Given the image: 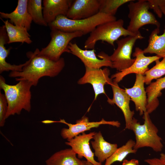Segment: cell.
Here are the masks:
<instances>
[{"label": "cell", "instance_id": "obj_21", "mask_svg": "<svg viewBox=\"0 0 165 165\" xmlns=\"http://www.w3.org/2000/svg\"><path fill=\"white\" fill-rule=\"evenodd\" d=\"M9 39L5 25L0 27V73L4 71L21 72L27 62L19 65L11 64L7 62L6 59L9 55L11 47L7 49L5 45L8 43Z\"/></svg>", "mask_w": 165, "mask_h": 165}, {"label": "cell", "instance_id": "obj_17", "mask_svg": "<svg viewBox=\"0 0 165 165\" xmlns=\"http://www.w3.org/2000/svg\"><path fill=\"white\" fill-rule=\"evenodd\" d=\"M28 0H18L15 10L10 13L0 12V18L9 19L15 25L20 26L29 31L32 21L28 12Z\"/></svg>", "mask_w": 165, "mask_h": 165}, {"label": "cell", "instance_id": "obj_8", "mask_svg": "<svg viewBox=\"0 0 165 165\" xmlns=\"http://www.w3.org/2000/svg\"><path fill=\"white\" fill-rule=\"evenodd\" d=\"M143 38L139 32L135 35L128 36L116 41L117 47L110 56L112 68L121 72L131 66L135 60L131 57L133 47L137 40Z\"/></svg>", "mask_w": 165, "mask_h": 165}, {"label": "cell", "instance_id": "obj_9", "mask_svg": "<svg viewBox=\"0 0 165 165\" xmlns=\"http://www.w3.org/2000/svg\"><path fill=\"white\" fill-rule=\"evenodd\" d=\"M68 48L71 53L79 58L85 67L99 69L103 67L112 68L110 57L102 51L97 55L94 49L83 50L81 49L76 43L70 42Z\"/></svg>", "mask_w": 165, "mask_h": 165}, {"label": "cell", "instance_id": "obj_32", "mask_svg": "<svg viewBox=\"0 0 165 165\" xmlns=\"http://www.w3.org/2000/svg\"><path fill=\"white\" fill-rule=\"evenodd\" d=\"M139 164L138 160L133 159L129 160H124L123 161L122 165H139Z\"/></svg>", "mask_w": 165, "mask_h": 165}, {"label": "cell", "instance_id": "obj_34", "mask_svg": "<svg viewBox=\"0 0 165 165\" xmlns=\"http://www.w3.org/2000/svg\"><path fill=\"white\" fill-rule=\"evenodd\" d=\"M160 158L165 160V154L164 153L161 154Z\"/></svg>", "mask_w": 165, "mask_h": 165}, {"label": "cell", "instance_id": "obj_1", "mask_svg": "<svg viewBox=\"0 0 165 165\" xmlns=\"http://www.w3.org/2000/svg\"><path fill=\"white\" fill-rule=\"evenodd\" d=\"M39 51L38 49L36 48L33 53L28 52L27 56L29 60L22 71L11 72L9 76L11 78L19 77L16 78V81L28 80L35 86L39 79L43 77H54L57 75L65 66L64 58L61 57L57 61H53L38 55Z\"/></svg>", "mask_w": 165, "mask_h": 165}, {"label": "cell", "instance_id": "obj_6", "mask_svg": "<svg viewBox=\"0 0 165 165\" xmlns=\"http://www.w3.org/2000/svg\"><path fill=\"white\" fill-rule=\"evenodd\" d=\"M132 0L128 5L129 12L128 17L130 19L127 29L135 34L139 32L142 26L148 24L155 25L159 28L160 23L153 14L149 11L150 9L148 0H139L136 2Z\"/></svg>", "mask_w": 165, "mask_h": 165}, {"label": "cell", "instance_id": "obj_29", "mask_svg": "<svg viewBox=\"0 0 165 165\" xmlns=\"http://www.w3.org/2000/svg\"><path fill=\"white\" fill-rule=\"evenodd\" d=\"M8 103L4 94L0 92V127L4 126L8 110Z\"/></svg>", "mask_w": 165, "mask_h": 165}, {"label": "cell", "instance_id": "obj_10", "mask_svg": "<svg viewBox=\"0 0 165 165\" xmlns=\"http://www.w3.org/2000/svg\"><path fill=\"white\" fill-rule=\"evenodd\" d=\"M110 71L107 68L103 69L93 68L86 67L84 75L78 81L79 84L90 83L93 87L94 92V100L98 95L103 94H105L104 86L106 84L111 85L113 80L110 78Z\"/></svg>", "mask_w": 165, "mask_h": 165}, {"label": "cell", "instance_id": "obj_23", "mask_svg": "<svg viewBox=\"0 0 165 165\" xmlns=\"http://www.w3.org/2000/svg\"><path fill=\"white\" fill-rule=\"evenodd\" d=\"M71 148L56 152L45 161L46 165H80L81 160Z\"/></svg>", "mask_w": 165, "mask_h": 165}, {"label": "cell", "instance_id": "obj_3", "mask_svg": "<svg viewBox=\"0 0 165 165\" xmlns=\"http://www.w3.org/2000/svg\"><path fill=\"white\" fill-rule=\"evenodd\" d=\"M116 20L115 16L101 12L89 18L78 20L61 15L48 25L51 30H58L68 32L79 31L84 35L90 33L100 25Z\"/></svg>", "mask_w": 165, "mask_h": 165}, {"label": "cell", "instance_id": "obj_2", "mask_svg": "<svg viewBox=\"0 0 165 165\" xmlns=\"http://www.w3.org/2000/svg\"><path fill=\"white\" fill-rule=\"evenodd\" d=\"M14 85L7 84L5 78L0 76V89L2 90L8 105L6 119L15 114L19 115L23 109L29 112L31 109V92L33 86L30 82L21 80Z\"/></svg>", "mask_w": 165, "mask_h": 165}, {"label": "cell", "instance_id": "obj_11", "mask_svg": "<svg viewBox=\"0 0 165 165\" xmlns=\"http://www.w3.org/2000/svg\"><path fill=\"white\" fill-rule=\"evenodd\" d=\"M67 125L68 128H63L61 131V134L64 139H69L79 135L80 133L90 130L94 128H97L103 124H108L117 127L120 126V123L118 121H107L102 119L98 122H90L88 118L86 116H83L81 119L76 121V123L72 124L67 123L64 119H60L57 121Z\"/></svg>", "mask_w": 165, "mask_h": 165}, {"label": "cell", "instance_id": "obj_31", "mask_svg": "<svg viewBox=\"0 0 165 165\" xmlns=\"http://www.w3.org/2000/svg\"><path fill=\"white\" fill-rule=\"evenodd\" d=\"M144 161L149 165H165V160L160 158L147 159Z\"/></svg>", "mask_w": 165, "mask_h": 165}, {"label": "cell", "instance_id": "obj_5", "mask_svg": "<svg viewBox=\"0 0 165 165\" xmlns=\"http://www.w3.org/2000/svg\"><path fill=\"white\" fill-rule=\"evenodd\" d=\"M123 24V20L119 19L99 25L90 33L84 42V48L86 49H94L96 43L99 41L105 42L114 47V42L120 37L134 36L138 34L125 28Z\"/></svg>", "mask_w": 165, "mask_h": 165}, {"label": "cell", "instance_id": "obj_18", "mask_svg": "<svg viewBox=\"0 0 165 165\" xmlns=\"http://www.w3.org/2000/svg\"><path fill=\"white\" fill-rule=\"evenodd\" d=\"M70 0H44L43 14L48 24L53 21L59 15L66 16L72 2Z\"/></svg>", "mask_w": 165, "mask_h": 165}, {"label": "cell", "instance_id": "obj_13", "mask_svg": "<svg viewBox=\"0 0 165 165\" xmlns=\"http://www.w3.org/2000/svg\"><path fill=\"white\" fill-rule=\"evenodd\" d=\"M95 133V132L87 134L83 133L73 138L67 139L65 144L70 146L79 158L85 157L94 165H102L101 163L94 159V154L90 145L89 142L93 138Z\"/></svg>", "mask_w": 165, "mask_h": 165}, {"label": "cell", "instance_id": "obj_4", "mask_svg": "<svg viewBox=\"0 0 165 165\" xmlns=\"http://www.w3.org/2000/svg\"><path fill=\"white\" fill-rule=\"evenodd\" d=\"M149 114L147 112L144 113L142 124L135 118L133 119L130 130L134 132L135 136L134 149L137 151L139 148L148 147L155 152H160L163 147L162 139L158 135V129L152 122Z\"/></svg>", "mask_w": 165, "mask_h": 165}, {"label": "cell", "instance_id": "obj_25", "mask_svg": "<svg viewBox=\"0 0 165 165\" xmlns=\"http://www.w3.org/2000/svg\"><path fill=\"white\" fill-rule=\"evenodd\" d=\"M135 141L131 139L121 147L118 148L116 151L105 160L104 165H111L116 161L122 162L130 153H136L137 150L134 149Z\"/></svg>", "mask_w": 165, "mask_h": 165}, {"label": "cell", "instance_id": "obj_14", "mask_svg": "<svg viewBox=\"0 0 165 165\" xmlns=\"http://www.w3.org/2000/svg\"><path fill=\"white\" fill-rule=\"evenodd\" d=\"M100 0H75L73 1L66 16L78 20L92 17L99 12Z\"/></svg>", "mask_w": 165, "mask_h": 165}, {"label": "cell", "instance_id": "obj_30", "mask_svg": "<svg viewBox=\"0 0 165 165\" xmlns=\"http://www.w3.org/2000/svg\"><path fill=\"white\" fill-rule=\"evenodd\" d=\"M150 9H153L158 17L161 18L163 15V13L160 9L159 3L158 0H148Z\"/></svg>", "mask_w": 165, "mask_h": 165}, {"label": "cell", "instance_id": "obj_27", "mask_svg": "<svg viewBox=\"0 0 165 165\" xmlns=\"http://www.w3.org/2000/svg\"><path fill=\"white\" fill-rule=\"evenodd\" d=\"M155 62V65L145 74L144 82L147 85H149L153 79H158L165 74V58L161 61L157 60Z\"/></svg>", "mask_w": 165, "mask_h": 165}, {"label": "cell", "instance_id": "obj_19", "mask_svg": "<svg viewBox=\"0 0 165 165\" xmlns=\"http://www.w3.org/2000/svg\"><path fill=\"white\" fill-rule=\"evenodd\" d=\"M160 9L165 16V0H159ZM160 32L159 28L155 29L149 36L147 46L143 51L144 53H155L161 58H165V26L162 34L158 35Z\"/></svg>", "mask_w": 165, "mask_h": 165}, {"label": "cell", "instance_id": "obj_16", "mask_svg": "<svg viewBox=\"0 0 165 165\" xmlns=\"http://www.w3.org/2000/svg\"><path fill=\"white\" fill-rule=\"evenodd\" d=\"M134 84L131 88H125V90L130 97V100L134 103L136 111L140 115H143L146 111L147 96L144 87V76L136 74Z\"/></svg>", "mask_w": 165, "mask_h": 165}, {"label": "cell", "instance_id": "obj_28", "mask_svg": "<svg viewBox=\"0 0 165 165\" xmlns=\"http://www.w3.org/2000/svg\"><path fill=\"white\" fill-rule=\"evenodd\" d=\"M132 0H100L99 12L114 16L119 8Z\"/></svg>", "mask_w": 165, "mask_h": 165}, {"label": "cell", "instance_id": "obj_7", "mask_svg": "<svg viewBox=\"0 0 165 165\" xmlns=\"http://www.w3.org/2000/svg\"><path fill=\"white\" fill-rule=\"evenodd\" d=\"M51 40L46 47L42 48L38 55L44 56L54 61H57L64 52L71 53L68 48L70 41L73 39L83 35L81 32H64L58 30H51Z\"/></svg>", "mask_w": 165, "mask_h": 165}, {"label": "cell", "instance_id": "obj_26", "mask_svg": "<svg viewBox=\"0 0 165 165\" xmlns=\"http://www.w3.org/2000/svg\"><path fill=\"white\" fill-rule=\"evenodd\" d=\"M42 2V0H28L27 10L35 23L46 27L48 25L43 17Z\"/></svg>", "mask_w": 165, "mask_h": 165}, {"label": "cell", "instance_id": "obj_12", "mask_svg": "<svg viewBox=\"0 0 165 165\" xmlns=\"http://www.w3.org/2000/svg\"><path fill=\"white\" fill-rule=\"evenodd\" d=\"M133 56L135 57V60L131 66L111 76V78L113 81L118 83L125 76L131 73L144 75L145 72L149 69L148 68V66L153 62L161 58L157 55L146 56L144 55L143 50L138 47L135 48Z\"/></svg>", "mask_w": 165, "mask_h": 165}, {"label": "cell", "instance_id": "obj_33", "mask_svg": "<svg viewBox=\"0 0 165 165\" xmlns=\"http://www.w3.org/2000/svg\"><path fill=\"white\" fill-rule=\"evenodd\" d=\"M80 165H94L90 162L86 160H82L81 161Z\"/></svg>", "mask_w": 165, "mask_h": 165}, {"label": "cell", "instance_id": "obj_20", "mask_svg": "<svg viewBox=\"0 0 165 165\" xmlns=\"http://www.w3.org/2000/svg\"><path fill=\"white\" fill-rule=\"evenodd\" d=\"M91 141L94 150V155L98 162L102 163L111 156L118 148L116 144H112L106 141L100 131L95 132Z\"/></svg>", "mask_w": 165, "mask_h": 165}, {"label": "cell", "instance_id": "obj_22", "mask_svg": "<svg viewBox=\"0 0 165 165\" xmlns=\"http://www.w3.org/2000/svg\"><path fill=\"white\" fill-rule=\"evenodd\" d=\"M165 88V76L151 82L146 88L147 96L146 111L149 114L155 110L159 105L158 98L161 95V91Z\"/></svg>", "mask_w": 165, "mask_h": 165}, {"label": "cell", "instance_id": "obj_15", "mask_svg": "<svg viewBox=\"0 0 165 165\" xmlns=\"http://www.w3.org/2000/svg\"><path fill=\"white\" fill-rule=\"evenodd\" d=\"M110 85L113 91V97L112 99L108 97L107 101L110 105H116L121 109L125 121V129L130 130L134 114V111L130 109V97L124 90L119 86L118 83L113 81Z\"/></svg>", "mask_w": 165, "mask_h": 165}, {"label": "cell", "instance_id": "obj_24", "mask_svg": "<svg viewBox=\"0 0 165 165\" xmlns=\"http://www.w3.org/2000/svg\"><path fill=\"white\" fill-rule=\"evenodd\" d=\"M0 19L5 25L9 41L8 44L15 42H24L30 44L32 42L30 38L31 36L25 28L14 25L9 22L8 20H4L2 18Z\"/></svg>", "mask_w": 165, "mask_h": 165}]
</instances>
